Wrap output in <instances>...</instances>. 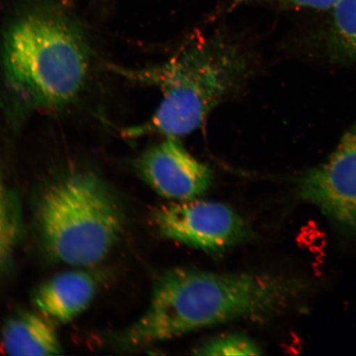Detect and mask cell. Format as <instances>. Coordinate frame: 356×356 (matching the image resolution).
Segmentation results:
<instances>
[{"label":"cell","instance_id":"obj_10","mask_svg":"<svg viewBox=\"0 0 356 356\" xmlns=\"http://www.w3.org/2000/svg\"><path fill=\"white\" fill-rule=\"evenodd\" d=\"M22 233L19 202L4 179L0 167V278L10 266Z\"/></svg>","mask_w":356,"mask_h":356},{"label":"cell","instance_id":"obj_6","mask_svg":"<svg viewBox=\"0 0 356 356\" xmlns=\"http://www.w3.org/2000/svg\"><path fill=\"white\" fill-rule=\"evenodd\" d=\"M296 194L317 207L341 234L356 237V124L326 161L298 178Z\"/></svg>","mask_w":356,"mask_h":356},{"label":"cell","instance_id":"obj_5","mask_svg":"<svg viewBox=\"0 0 356 356\" xmlns=\"http://www.w3.org/2000/svg\"><path fill=\"white\" fill-rule=\"evenodd\" d=\"M152 221L163 238L210 254H220L252 237L250 225L239 213L211 200L164 204L154 211Z\"/></svg>","mask_w":356,"mask_h":356},{"label":"cell","instance_id":"obj_8","mask_svg":"<svg viewBox=\"0 0 356 356\" xmlns=\"http://www.w3.org/2000/svg\"><path fill=\"white\" fill-rule=\"evenodd\" d=\"M86 268L63 271L35 289V309L52 322L68 323L79 317L95 300L99 282Z\"/></svg>","mask_w":356,"mask_h":356},{"label":"cell","instance_id":"obj_3","mask_svg":"<svg viewBox=\"0 0 356 356\" xmlns=\"http://www.w3.org/2000/svg\"><path fill=\"white\" fill-rule=\"evenodd\" d=\"M254 54L222 34L191 41L168 60L139 70H122L127 77L157 87L162 101L148 121L126 135L181 137L202 126L222 102L242 90L254 74Z\"/></svg>","mask_w":356,"mask_h":356},{"label":"cell","instance_id":"obj_12","mask_svg":"<svg viewBox=\"0 0 356 356\" xmlns=\"http://www.w3.org/2000/svg\"><path fill=\"white\" fill-rule=\"evenodd\" d=\"M197 355H259L262 350L256 341L240 334H225L212 338L195 349Z\"/></svg>","mask_w":356,"mask_h":356},{"label":"cell","instance_id":"obj_9","mask_svg":"<svg viewBox=\"0 0 356 356\" xmlns=\"http://www.w3.org/2000/svg\"><path fill=\"white\" fill-rule=\"evenodd\" d=\"M2 344L8 355L44 356L63 351L54 322L39 312L22 310L4 323Z\"/></svg>","mask_w":356,"mask_h":356},{"label":"cell","instance_id":"obj_4","mask_svg":"<svg viewBox=\"0 0 356 356\" xmlns=\"http://www.w3.org/2000/svg\"><path fill=\"white\" fill-rule=\"evenodd\" d=\"M35 224L52 259L77 268L104 261L121 240L124 213L106 182L92 172L65 173L40 197Z\"/></svg>","mask_w":356,"mask_h":356},{"label":"cell","instance_id":"obj_7","mask_svg":"<svg viewBox=\"0 0 356 356\" xmlns=\"http://www.w3.org/2000/svg\"><path fill=\"white\" fill-rule=\"evenodd\" d=\"M165 137L136 159L138 176L160 197L172 202L198 199L211 188L212 169L191 155L178 137Z\"/></svg>","mask_w":356,"mask_h":356},{"label":"cell","instance_id":"obj_2","mask_svg":"<svg viewBox=\"0 0 356 356\" xmlns=\"http://www.w3.org/2000/svg\"><path fill=\"white\" fill-rule=\"evenodd\" d=\"M90 66L86 35L60 4L34 1L4 31L3 82L17 118L72 104L86 86Z\"/></svg>","mask_w":356,"mask_h":356},{"label":"cell","instance_id":"obj_11","mask_svg":"<svg viewBox=\"0 0 356 356\" xmlns=\"http://www.w3.org/2000/svg\"><path fill=\"white\" fill-rule=\"evenodd\" d=\"M332 10L329 52L337 60L356 63V0H341Z\"/></svg>","mask_w":356,"mask_h":356},{"label":"cell","instance_id":"obj_1","mask_svg":"<svg viewBox=\"0 0 356 356\" xmlns=\"http://www.w3.org/2000/svg\"><path fill=\"white\" fill-rule=\"evenodd\" d=\"M308 289L305 280L284 275L173 267L155 279L145 313L118 342L138 350L234 320L274 317Z\"/></svg>","mask_w":356,"mask_h":356},{"label":"cell","instance_id":"obj_13","mask_svg":"<svg viewBox=\"0 0 356 356\" xmlns=\"http://www.w3.org/2000/svg\"><path fill=\"white\" fill-rule=\"evenodd\" d=\"M267 1L284 4V6L314 8V10H332L341 0H267Z\"/></svg>","mask_w":356,"mask_h":356}]
</instances>
